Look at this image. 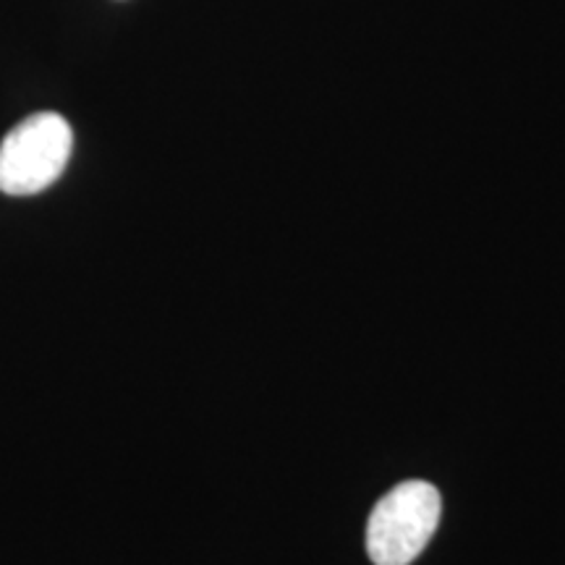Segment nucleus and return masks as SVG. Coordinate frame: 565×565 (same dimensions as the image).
Listing matches in <instances>:
<instances>
[{"mask_svg": "<svg viewBox=\"0 0 565 565\" xmlns=\"http://www.w3.org/2000/svg\"><path fill=\"white\" fill-rule=\"evenodd\" d=\"M440 492L429 482L395 484L374 505L366 524V553L374 565H408L429 545L440 524Z\"/></svg>", "mask_w": 565, "mask_h": 565, "instance_id": "2", "label": "nucleus"}, {"mask_svg": "<svg viewBox=\"0 0 565 565\" xmlns=\"http://www.w3.org/2000/svg\"><path fill=\"white\" fill-rule=\"evenodd\" d=\"M74 131L58 113H34L0 141V192L32 196L51 189L66 171Z\"/></svg>", "mask_w": 565, "mask_h": 565, "instance_id": "1", "label": "nucleus"}]
</instances>
